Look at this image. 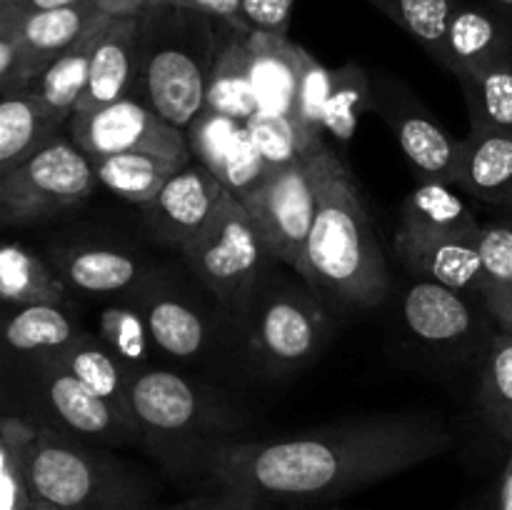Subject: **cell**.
<instances>
[{
  "instance_id": "cell-6",
  "label": "cell",
  "mask_w": 512,
  "mask_h": 510,
  "mask_svg": "<svg viewBox=\"0 0 512 510\" xmlns=\"http://www.w3.org/2000/svg\"><path fill=\"white\" fill-rule=\"evenodd\" d=\"M130 410L140 433L158 458L178 473L200 470L203 455L215 443L210 430H220L213 400L190 380L168 370H145L130 385Z\"/></svg>"
},
{
  "instance_id": "cell-4",
  "label": "cell",
  "mask_w": 512,
  "mask_h": 510,
  "mask_svg": "<svg viewBox=\"0 0 512 510\" xmlns=\"http://www.w3.org/2000/svg\"><path fill=\"white\" fill-rule=\"evenodd\" d=\"M480 230L463 195L440 180H420L400 208L395 255L418 278L460 293L478 290Z\"/></svg>"
},
{
  "instance_id": "cell-35",
  "label": "cell",
  "mask_w": 512,
  "mask_h": 510,
  "mask_svg": "<svg viewBox=\"0 0 512 510\" xmlns=\"http://www.w3.org/2000/svg\"><path fill=\"white\" fill-rule=\"evenodd\" d=\"M480 408L490 428L512 443V333L493 338L480 375Z\"/></svg>"
},
{
  "instance_id": "cell-36",
  "label": "cell",
  "mask_w": 512,
  "mask_h": 510,
  "mask_svg": "<svg viewBox=\"0 0 512 510\" xmlns=\"http://www.w3.org/2000/svg\"><path fill=\"white\" fill-rule=\"evenodd\" d=\"M98 338L128 365L148 363L153 335L143 310L108 305L98 318Z\"/></svg>"
},
{
  "instance_id": "cell-8",
  "label": "cell",
  "mask_w": 512,
  "mask_h": 510,
  "mask_svg": "<svg viewBox=\"0 0 512 510\" xmlns=\"http://www.w3.org/2000/svg\"><path fill=\"white\" fill-rule=\"evenodd\" d=\"M180 253L195 278L235 313L253 305L263 265L273 260L235 195L225 198L213 223Z\"/></svg>"
},
{
  "instance_id": "cell-2",
  "label": "cell",
  "mask_w": 512,
  "mask_h": 510,
  "mask_svg": "<svg viewBox=\"0 0 512 510\" xmlns=\"http://www.w3.org/2000/svg\"><path fill=\"white\" fill-rule=\"evenodd\" d=\"M315 220L298 273L315 295L345 308H375L388 298L390 273L358 183L320 140L308 150Z\"/></svg>"
},
{
  "instance_id": "cell-39",
  "label": "cell",
  "mask_w": 512,
  "mask_h": 510,
  "mask_svg": "<svg viewBox=\"0 0 512 510\" xmlns=\"http://www.w3.org/2000/svg\"><path fill=\"white\" fill-rule=\"evenodd\" d=\"M270 170L273 168H270L268 160L263 158L258 143H255L250 130L243 125V130L238 133L235 143L230 145L228 155H225L223 165H220V170L215 173V178L225 185V190H228L230 195L243 200L245 195L253 193V190L268 178Z\"/></svg>"
},
{
  "instance_id": "cell-45",
  "label": "cell",
  "mask_w": 512,
  "mask_h": 510,
  "mask_svg": "<svg viewBox=\"0 0 512 510\" xmlns=\"http://www.w3.org/2000/svg\"><path fill=\"white\" fill-rule=\"evenodd\" d=\"M495 510H512V443L508 463H505L503 475H500V488L498 500H495Z\"/></svg>"
},
{
  "instance_id": "cell-27",
  "label": "cell",
  "mask_w": 512,
  "mask_h": 510,
  "mask_svg": "<svg viewBox=\"0 0 512 510\" xmlns=\"http://www.w3.org/2000/svg\"><path fill=\"white\" fill-rule=\"evenodd\" d=\"M98 183L110 193L135 205H148L163 185L178 173L183 165L150 153H118L105 158H90Z\"/></svg>"
},
{
  "instance_id": "cell-28",
  "label": "cell",
  "mask_w": 512,
  "mask_h": 510,
  "mask_svg": "<svg viewBox=\"0 0 512 510\" xmlns=\"http://www.w3.org/2000/svg\"><path fill=\"white\" fill-rule=\"evenodd\" d=\"M58 130L48 123L30 90H10L0 100V175L43 148Z\"/></svg>"
},
{
  "instance_id": "cell-31",
  "label": "cell",
  "mask_w": 512,
  "mask_h": 510,
  "mask_svg": "<svg viewBox=\"0 0 512 510\" xmlns=\"http://www.w3.org/2000/svg\"><path fill=\"white\" fill-rule=\"evenodd\" d=\"M38 425L15 415H5L0 425V510H28L33 505L30 490V448Z\"/></svg>"
},
{
  "instance_id": "cell-21",
  "label": "cell",
  "mask_w": 512,
  "mask_h": 510,
  "mask_svg": "<svg viewBox=\"0 0 512 510\" xmlns=\"http://www.w3.org/2000/svg\"><path fill=\"white\" fill-rule=\"evenodd\" d=\"M108 20L110 15L98 20L78 43L70 45L65 53H60L45 68V73L28 88L33 93L35 103L40 105V110H43V115L55 130H60L63 123H70V118L78 110L80 100H83L85 88H88L90 60H93L95 43H98L100 33L108 25Z\"/></svg>"
},
{
  "instance_id": "cell-43",
  "label": "cell",
  "mask_w": 512,
  "mask_h": 510,
  "mask_svg": "<svg viewBox=\"0 0 512 510\" xmlns=\"http://www.w3.org/2000/svg\"><path fill=\"white\" fill-rule=\"evenodd\" d=\"M83 3V0H0V13H40V10H55V8H68V5Z\"/></svg>"
},
{
  "instance_id": "cell-20",
  "label": "cell",
  "mask_w": 512,
  "mask_h": 510,
  "mask_svg": "<svg viewBox=\"0 0 512 510\" xmlns=\"http://www.w3.org/2000/svg\"><path fill=\"white\" fill-rule=\"evenodd\" d=\"M205 108L248 123L258 113L248 30L218 20V50L208 80Z\"/></svg>"
},
{
  "instance_id": "cell-16",
  "label": "cell",
  "mask_w": 512,
  "mask_h": 510,
  "mask_svg": "<svg viewBox=\"0 0 512 510\" xmlns=\"http://www.w3.org/2000/svg\"><path fill=\"white\" fill-rule=\"evenodd\" d=\"M140 75V15L110 18L95 43L90 78L78 110H93L133 95ZM75 110V113H78Z\"/></svg>"
},
{
  "instance_id": "cell-1",
  "label": "cell",
  "mask_w": 512,
  "mask_h": 510,
  "mask_svg": "<svg viewBox=\"0 0 512 510\" xmlns=\"http://www.w3.org/2000/svg\"><path fill=\"white\" fill-rule=\"evenodd\" d=\"M453 433L428 413H393L283 440H218L200 463L220 488L273 503L338 498L445 453Z\"/></svg>"
},
{
  "instance_id": "cell-13",
  "label": "cell",
  "mask_w": 512,
  "mask_h": 510,
  "mask_svg": "<svg viewBox=\"0 0 512 510\" xmlns=\"http://www.w3.org/2000/svg\"><path fill=\"white\" fill-rule=\"evenodd\" d=\"M373 110L385 118L400 150L423 180L455 185L460 163V140L453 138L405 85L385 80L373 88Z\"/></svg>"
},
{
  "instance_id": "cell-38",
  "label": "cell",
  "mask_w": 512,
  "mask_h": 510,
  "mask_svg": "<svg viewBox=\"0 0 512 510\" xmlns=\"http://www.w3.org/2000/svg\"><path fill=\"white\" fill-rule=\"evenodd\" d=\"M243 125L245 123H240V120L203 108L195 115L193 123L185 128L190 153H193V158L200 165H205L215 175L220 170V165H223L230 145L235 143L238 133L243 130Z\"/></svg>"
},
{
  "instance_id": "cell-30",
  "label": "cell",
  "mask_w": 512,
  "mask_h": 510,
  "mask_svg": "<svg viewBox=\"0 0 512 510\" xmlns=\"http://www.w3.org/2000/svg\"><path fill=\"white\" fill-rule=\"evenodd\" d=\"M398 28H403L430 58L450 70V20L460 0H368Z\"/></svg>"
},
{
  "instance_id": "cell-40",
  "label": "cell",
  "mask_w": 512,
  "mask_h": 510,
  "mask_svg": "<svg viewBox=\"0 0 512 510\" xmlns=\"http://www.w3.org/2000/svg\"><path fill=\"white\" fill-rule=\"evenodd\" d=\"M295 0H240L243 28L253 33L288 38Z\"/></svg>"
},
{
  "instance_id": "cell-3",
  "label": "cell",
  "mask_w": 512,
  "mask_h": 510,
  "mask_svg": "<svg viewBox=\"0 0 512 510\" xmlns=\"http://www.w3.org/2000/svg\"><path fill=\"white\" fill-rule=\"evenodd\" d=\"M215 50L218 20L173 5H150L140 15V98L185 130L205 108Z\"/></svg>"
},
{
  "instance_id": "cell-32",
  "label": "cell",
  "mask_w": 512,
  "mask_h": 510,
  "mask_svg": "<svg viewBox=\"0 0 512 510\" xmlns=\"http://www.w3.org/2000/svg\"><path fill=\"white\" fill-rule=\"evenodd\" d=\"M143 315L148 320L153 343L173 358H195L208 343L205 320L183 300L158 295L145 303Z\"/></svg>"
},
{
  "instance_id": "cell-5",
  "label": "cell",
  "mask_w": 512,
  "mask_h": 510,
  "mask_svg": "<svg viewBox=\"0 0 512 510\" xmlns=\"http://www.w3.org/2000/svg\"><path fill=\"white\" fill-rule=\"evenodd\" d=\"M30 490L60 510H150L138 473L50 425H38L30 448Z\"/></svg>"
},
{
  "instance_id": "cell-41",
  "label": "cell",
  "mask_w": 512,
  "mask_h": 510,
  "mask_svg": "<svg viewBox=\"0 0 512 510\" xmlns=\"http://www.w3.org/2000/svg\"><path fill=\"white\" fill-rule=\"evenodd\" d=\"M193 510H278V503L243 488H220L213 498H195Z\"/></svg>"
},
{
  "instance_id": "cell-46",
  "label": "cell",
  "mask_w": 512,
  "mask_h": 510,
  "mask_svg": "<svg viewBox=\"0 0 512 510\" xmlns=\"http://www.w3.org/2000/svg\"><path fill=\"white\" fill-rule=\"evenodd\" d=\"M488 3H490V8L500 10V13L510 15L512 18V0H488Z\"/></svg>"
},
{
  "instance_id": "cell-24",
  "label": "cell",
  "mask_w": 512,
  "mask_h": 510,
  "mask_svg": "<svg viewBox=\"0 0 512 510\" xmlns=\"http://www.w3.org/2000/svg\"><path fill=\"white\" fill-rule=\"evenodd\" d=\"M53 358L60 360L75 378L83 380L100 398H105L133 418L130 385H133V378L138 373L133 370V365L120 360L98 335L93 338L88 333H80L75 343H70L63 353L53 355Z\"/></svg>"
},
{
  "instance_id": "cell-44",
  "label": "cell",
  "mask_w": 512,
  "mask_h": 510,
  "mask_svg": "<svg viewBox=\"0 0 512 510\" xmlns=\"http://www.w3.org/2000/svg\"><path fill=\"white\" fill-rule=\"evenodd\" d=\"M110 18H138L153 5V0H93Z\"/></svg>"
},
{
  "instance_id": "cell-47",
  "label": "cell",
  "mask_w": 512,
  "mask_h": 510,
  "mask_svg": "<svg viewBox=\"0 0 512 510\" xmlns=\"http://www.w3.org/2000/svg\"><path fill=\"white\" fill-rule=\"evenodd\" d=\"M150 510H193V500H188V503H178V505H165V508H150Z\"/></svg>"
},
{
  "instance_id": "cell-26",
  "label": "cell",
  "mask_w": 512,
  "mask_h": 510,
  "mask_svg": "<svg viewBox=\"0 0 512 510\" xmlns=\"http://www.w3.org/2000/svg\"><path fill=\"white\" fill-rule=\"evenodd\" d=\"M78 338V325L63 305H23L5 323L8 348L33 360L53 358Z\"/></svg>"
},
{
  "instance_id": "cell-17",
  "label": "cell",
  "mask_w": 512,
  "mask_h": 510,
  "mask_svg": "<svg viewBox=\"0 0 512 510\" xmlns=\"http://www.w3.org/2000/svg\"><path fill=\"white\" fill-rule=\"evenodd\" d=\"M248 45L258 110L268 115H283L295 123V108H298L300 85L310 53L290 43L288 38L253 33V30H248Z\"/></svg>"
},
{
  "instance_id": "cell-23",
  "label": "cell",
  "mask_w": 512,
  "mask_h": 510,
  "mask_svg": "<svg viewBox=\"0 0 512 510\" xmlns=\"http://www.w3.org/2000/svg\"><path fill=\"white\" fill-rule=\"evenodd\" d=\"M53 263L60 278L85 295H108L128 290L143 278L138 260L125 250L105 245H70L55 250Z\"/></svg>"
},
{
  "instance_id": "cell-34",
  "label": "cell",
  "mask_w": 512,
  "mask_h": 510,
  "mask_svg": "<svg viewBox=\"0 0 512 510\" xmlns=\"http://www.w3.org/2000/svg\"><path fill=\"white\" fill-rule=\"evenodd\" d=\"M368 110H373V85L368 73L358 63L335 68L323 113V130L340 143H350Z\"/></svg>"
},
{
  "instance_id": "cell-11",
  "label": "cell",
  "mask_w": 512,
  "mask_h": 510,
  "mask_svg": "<svg viewBox=\"0 0 512 510\" xmlns=\"http://www.w3.org/2000/svg\"><path fill=\"white\" fill-rule=\"evenodd\" d=\"M30 383H33V398L63 433L105 445H128L143 438L135 418L100 398L60 360H33Z\"/></svg>"
},
{
  "instance_id": "cell-9",
  "label": "cell",
  "mask_w": 512,
  "mask_h": 510,
  "mask_svg": "<svg viewBox=\"0 0 512 510\" xmlns=\"http://www.w3.org/2000/svg\"><path fill=\"white\" fill-rule=\"evenodd\" d=\"M68 125L73 143L88 158L150 153L178 165H188L193 158L185 130L160 118L138 95L93 110H78Z\"/></svg>"
},
{
  "instance_id": "cell-10",
  "label": "cell",
  "mask_w": 512,
  "mask_h": 510,
  "mask_svg": "<svg viewBox=\"0 0 512 510\" xmlns=\"http://www.w3.org/2000/svg\"><path fill=\"white\" fill-rule=\"evenodd\" d=\"M240 203L270 258L300 270L318 205L308 155L298 163L270 170L268 178Z\"/></svg>"
},
{
  "instance_id": "cell-33",
  "label": "cell",
  "mask_w": 512,
  "mask_h": 510,
  "mask_svg": "<svg viewBox=\"0 0 512 510\" xmlns=\"http://www.w3.org/2000/svg\"><path fill=\"white\" fill-rule=\"evenodd\" d=\"M465 95L470 128L512 133V65H495L455 78Z\"/></svg>"
},
{
  "instance_id": "cell-19",
  "label": "cell",
  "mask_w": 512,
  "mask_h": 510,
  "mask_svg": "<svg viewBox=\"0 0 512 510\" xmlns=\"http://www.w3.org/2000/svg\"><path fill=\"white\" fill-rule=\"evenodd\" d=\"M455 185L470 198L512 215V133L470 128L460 140Z\"/></svg>"
},
{
  "instance_id": "cell-14",
  "label": "cell",
  "mask_w": 512,
  "mask_h": 510,
  "mask_svg": "<svg viewBox=\"0 0 512 510\" xmlns=\"http://www.w3.org/2000/svg\"><path fill=\"white\" fill-rule=\"evenodd\" d=\"M228 195L225 185L205 165L188 163L143 205L145 225L155 240L183 250L213 223Z\"/></svg>"
},
{
  "instance_id": "cell-25",
  "label": "cell",
  "mask_w": 512,
  "mask_h": 510,
  "mask_svg": "<svg viewBox=\"0 0 512 510\" xmlns=\"http://www.w3.org/2000/svg\"><path fill=\"white\" fill-rule=\"evenodd\" d=\"M68 283L23 243L0 248V295L8 305H63Z\"/></svg>"
},
{
  "instance_id": "cell-29",
  "label": "cell",
  "mask_w": 512,
  "mask_h": 510,
  "mask_svg": "<svg viewBox=\"0 0 512 510\" xmlns=\"http://www.w3.org/2000/svg\"><path fill=\"white\" fill-rule=\"evenodd\" d=\"M478 293L500 328L512 333V215L510 220L483 223Z\"/></svg>"
},
{
  "instance_id": "cell-7",
  "label": "cell",
  "mask_w": 512,
  "mask_h": 510,
  "mask_svg": "<svg viewBox=\"0 0 512 510\" xmlns=\"http://www.w3.org/2000/svg\"><path fill=\"white\" fill-rule=\"evenodd\" d=\"M95 170L88 155L60 135L0 175V215L5 225H35L80 208L93 195Z\"/></svg>"
},
{
  "instance_id": "cell-22",
  "label": "cell",
  "mask_w": 512,
  "mask_h": 510,
  "mask_svg": "<svg viewBox=\"0 0 512 510\" xmlns=\"http://www.w3.org/2000/svg\"><path fill=\"white\" fill-rule=\"evenodd\" d=\"M403 318L418 340L428 345H450L473 328V313L460 295L435 280L418 278L403 298Z\"/></svg>"
},
{
  "instance_id": "cell-18",
  "label": "cell",
  "mask_w": 512,
  "mask_h": 510,
  "mask_svg": "<svg viewBox=\"0 0 512 510\" xmlns=\"http://www.w3.org/2000/svg\"><path fill=\"white\" fill-rule=\"evenodd\" d=\"M450 73H465L512 65V18L495 8L460 0L450 20Z\"/></svg>"
},
{
  "instance_id": "cell-42",
  "label": "cell",
  "mask_w": 512,
  "mask_h": 510,
  "mask_svg": "<svg viewBox=\"0 0 512 510\" xmlns=\"http://www.w3.org/2000/svg\"><path fill=\"white\" fill-rule=\"evenodd\" d=\"M153 5H173V8L195 10V13H203L213 20H223V23L243 28L240 0H153Z\"/></svg>"
},
{
  "instance_id": "cell-12",
  "label": "cell",
  "mask_w": 512,
  "mask_h": 510,
  "mask_svg": "<svg viewBox=\"0 0 512 510\" xmlns=\"http://www.w3.org/2000/svg\"><path fill=\"white\" fill-rule=\"evenodd\" d=\"M328 335V318L313 295L278 288L253 318L250 345L270 370H293L315 355Z\"/></svg>"
},
{
  "instance_id": "cell-37",
  "label": "cell",
  "mask_w": 512,
  "mask_h": 510,
  "mask_svg": "<svg viewBox=\"0 0 512 510\" xmlns=\"http://www.w3.org/2000/svg\"><path fill=\"white\" fill-rule=\"evenodd\" d=\"M245 128L250 130V135L258 143L260 153L268 160L270 168H283V165L298 163V160L308 155V150L315 143L323 140H310L290 118L260 113V110L245 123Z\"/></svg>"
},
{
  "instance_id": "cell-15",
  "label": "cell",
  "mask_w": 512,
  "mask_h": 510,
  "mask_svg": "<svg viewBox=\"0 0 512 510\" xmlns=\"http://www.w3.org/2000/svg\"><path fill=\"white\" fill-rule=\"evenodd\" d=\"M103 18L105 13L93 0H83L68 8L40 10V13H0V33H8L18 40L38 80L60 53L78 43Z\"/></svg>"
},
{
  "instance_id": "cell-48",
  "label": "cell",
  "mask_w": 512,
  "mask_h": 510,
  "mask_svg": "<svg viewBox=\"0 0 512 510\" xmlns=\"http://www.w3.org/2000/svg\"><path fill=\"white\" fill-rule=\"evenodd\" d=\"M28 510H60V508H55V505L50 503H43V500H33V505H30Z\"/></svg>"
}]
</instances>
